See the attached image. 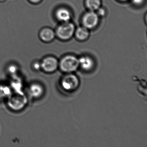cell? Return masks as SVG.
<instances>
[{"label": "cell", "mask_w": 147, "mask_h": 147, "mask_svg": "<svg viewBox=\"0 0 147 147\" xmlns=\"http://www.w3.org/2000/svg\"><path fill=\"white\" fill-rule=\"evenodd\" d=\"M80 81L74 73L65 74L59 82L60 91L65 95H69L76 92L80 87Z\"/></svg>", "instance_id": "obj_1"}, {"label": "cell", "mask_w": 147, "mask_h": 147, "mask_svg": "<svg viewBox=\"0 0 147 147\" xmlns=\"http://www.w3.org/2000/svg\"><path fill=\"white\" fill-rule=\"evenodd\" d=\"M58 67L64 74L74 73L79 68V59L73 55L64 56L59 62Z\"/></svg>", "instance_id": "obj_2"}, {"label": "cell", "mask_w": 147, "mask_h": 147, "mask_svg": "<svg viewBox=\"0 0 147 147\" xmlns=\"http://www.w3.org/2000/svg\"><path fill=\"white\" fill-rule=\"evenodd\" d=\"M75 32V27L73 23L70 22L63 23L60 25L56 31L57 36L62 40L70 39Z\"/></svg>", "instance_id": "obj_3"}, {"label": "cell", "mask_w": 147, "mask_h": 147, "mask_svg": "<svg viewBox=\"0 0 147 147\" xmlns=\"http://www.w3.org/2000/svg\"><path fill=\"white\" fill-rule=\"evenodd\" d=\"M26 97L24 94H17L15 95H11L9 97L8 106L13 111H18L24 108L27 103Z\"/></svg>", "instance_id": "obj_4"}, {"label": "cell", "mask_w": 147, "mask_h": 147, "mask_svg": "<svg viewBox=\"0 0 147 147\" xmlns=\"http://www.w3.org/2000/svg\"><path fill=\"white\" fill-rule=\"evenodd\" d=\"M59 61L56 58L49 56L44 58L41 63V69L45 72L51 74L56 71L58 68Z\"/></svg>", "instance_id": "obj_5"}, {"label": "cell", "mask_w": 147, "mask_h": 147, "mask_svg": "<svg viewBox=\"0 0 147 147\" xmlns=\"http://www.w3.org/2000/svg\"><path fill=\"white\" fill-rule=\"evenodd\" d=\"M79 68L85 73L92 72L95 68V62L94 59L87 55L82 56L78 58Z\"/></svg>", "instance_id": "obj_6"}, {"label": "cell", "mask_w": 147, "mask_h": 147, "mask_svg": "<svg viewBox=\"0 0 147 147\" xmlns=\"http://www.w3.org/2000/svg\"><path fill=\"white\" fill-rule=\"evenodd\" d=\"M82 24L88 29L96 27L99 23V16L96 13L91 11L86 13L82 18Z\"/></svg>", "instance_id": "obj_7"}, {"label": "cell", "mask_w": 147, "mask_h": 147, "mask_svg": "<svg viewBox=\"0 0 147 147\" xmlns=\"http://www.w3.org/2000/svg\"><path fill=\"white\" fill-rule=\"evenodd\" d=\"M44 89L41 85L38 83L32 84L29 88L30 95L34 98H40L43 94Z\"/></svg>", "instance_id": "obj_8"}, {"label": "cell", "mask_w": 147, "mask_h": 147, "mask_svg": "<svg viewBox=\"0 0 147 147\" xmlns=\"http://www.w3.org/2000/svg\"><path fill=\"white\" fill-rule=\"evenodd\" d=\"M56 16L58 20L63 23L69 22L71 19V13L67 8H59L56 12Z\"/></svg>", "instance_id": "obj_9"}, {"label": "cell", "mask_w": 147, "mask_h": 147, "mask_svg": "<svg viewBox=\"0 0 147 147\" xmlns=\"http://www.w3.org/2000/svg\"><path fill=\"white\" fill-rule=\"evenodd\" d=\"M55 33L50 28H45L42 29L39 33V36L42 41L45 42H51L55 38Z\"/></svg>", "instance_id": "obj_10"}, {"label": "cell", "mask_w": 147, "mask_h": 147, "mask_svg": "<svg viewBox=\"0 0 147 147\" xmlns=\"http://www.w3.org/2000/svg\"><path fill=\"white\" fill-rule=\"evenodd\" d=\"M76 36L77 39L84 41L88 38L89 36L88 29L84 26L79 27L75 32Z\"/></svg>", "instance_id": "obj_11"}, {"label": "cell", "mask_w": 147, "mask_h": 147, "mask_svg": "<svg viewBox=\"0 0 147 147\" xmlns=\"http://www.w3.org/2000/svg\"><path fill=\"white\" fill-rule=\"evenodd\" d=\"M86 5L91 11H97L100 7V0H86Z\"/></svg>", "instance_id": "obj_12"}, {"label": "cell", "mask_w": 147, "mask_h": 147, "mask_svg": "<svg viewBox=\"0 0 147 147\" xmlns=\"http://www.w3.org/2000/svg\"><path fill=\"white\" fill-rule=\"evenodd\" d=\"M11 94V90L9 87L0 85V98L9 97Z\"/></svg>", "instance_id": "obj_13"}, {"label": "cell", "mask_w": 147, "mask_h": 147, "mask_svg": "<svg viewBox=\"0 0 147 147\" xmlns=\"http://www.w3.org/2000/svg\"><path fill=\"white\" fill-rule=\"evenodd\" d=\"M12 85L13 88L15 90L17 94H24V93L22 90V84L19 81L16 80L15 81H13L12 83Z\"/></svg>", "instance_id": "obj_14"}, {"label": "cell", "mask_w": 147, "mask_h": 147, "mask_svg": "<svg viewBox=\"0 0 147 147\" xmlns=\"http://www.w3.org/2000/svg\"><path fill=\"white\" fill-rule=\"evenodd\" d=\"M18 71V67L15 65H10L8 68V71L11 74L15 75Z\"/></svg>", "instance_id": "obj_15"}, {"label": "cell", "mask_w": 147, "mask_h": 147, "mask_svg": "<svg viewBox=\"0 0 147 147\" xmlns=\"http://www.w3.org/2000/svg\"><path fill=\"white\" fill-rule=\"evenodd\" d=\"M97 14L98 15L99 17L100 16V17H103L105 16L106 14V11L105 9H104L103 8H101L100 7L99 9H98L97 10Z\"/></svg>", "instance_id": "obj_16"}, {"label": "cell", "mask_w": 147, "mask_h": 147, "mask_svg": "<svg viewBox=\"0 0 147 147\" xmlns=\"http://www.w3.org/2000/svg\"><path fill=\"white\" fill-rule=\"evenodd\" d=\"M33 68L36 70H38L41 69V63L36 62L34 63L33 64Z\"/></svg>", "instance_id": "obj_17"}, {"label": "cell", "mask_w": 147, "mask_h": 147, "mask_svg": "<svg viewBox=\"0 0 147 147\" xmlns=\"http://www.w3.org/2000/svg\"><path fill=\"white\" fill-rule=\"evenodd\" d=\"M131 1L135 5H139L142 4L144 0H131Z\"/></svg>", "instance_id": "obj_18"}, {"label": "cell", "mask_w": 147, "mask_h": 147, "mask_svg": "<svg viewBox=\"0 0 147 147\" xmlns=\"http://www.w3.org/2000/svg\"><path fill=\"white\" fill-rule=\"evenodd\" d=\"M42 0H29V1L33 4H37L41 2Z\"/></svg>", "instance_id": "obj_19"}, {"label": "cell", "mask_w": 147, "mask_h": 147, "mask_svg": "<svg viewBox=\"0 0 147 147\" xmlns=\"http://www.w3.org/2000/svg\"><path fill=\"white\" fill-rule=\"evenodd\" d=\"M6 0H0V2H4Z\"/></svg>", "instance_id": "obj_20"}, {"label": "cell", "mask_w": 147, "mask_h": 147, "mask_svg": "<svg viewBox=\"0 0 147 147\" xmlns=\"http://www.w3.org/2000/svg\"><path fill=\"white\" fill-rule=\"evenodd\" d=\"M119 1H128V0H119Z\"/></svg>", "instance_id": "obj_21"}]
</instances>
